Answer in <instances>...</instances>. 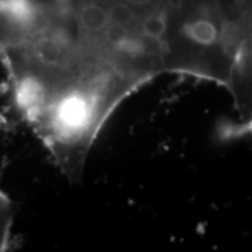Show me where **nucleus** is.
Segmentation results:
<instances>
[{"label":"nucleus","instance_id":"nucleus-1","mask_svg":"<svg viewBox=\"0 0 252 252\" xmlns=\"http://www.w3.org/2000/svg\"><path fill=\"white\" fill-rule=\"evenodd\" d=\"M14 216V202L0 187V252L11 248Z\"/></svg>","mask_w":252,"mask_h":252},{"label":"nucleus","instance_id":"nucleus-2","mask_svg":"<svg viewBox=\"0 0 252 252\" xmlns=\"http://www.w3.org/2000/svg\"><path fill=\"white\" fill-rule=\"evenodd\" d=\"M124 1L128 2V4L131 5H134V6H149L151 4H153V2L158 1V0H124Z\"/></svg>","mask_w":252,"mask_h":252}]
</instances>
